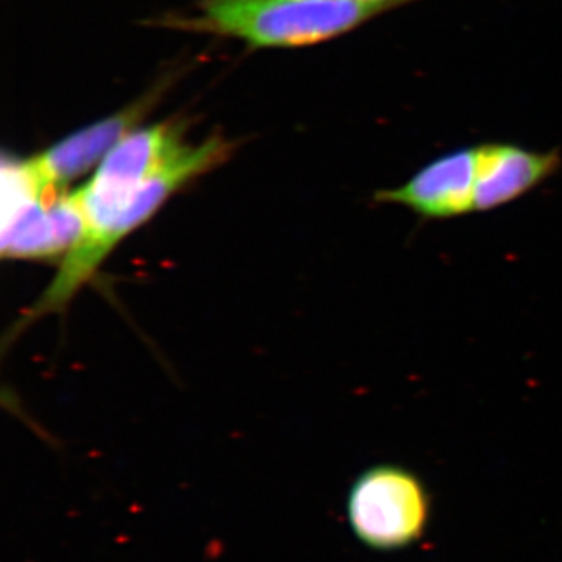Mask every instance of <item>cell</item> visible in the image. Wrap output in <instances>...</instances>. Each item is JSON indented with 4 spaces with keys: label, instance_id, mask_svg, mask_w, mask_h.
Segmentation results:
<instances>
[{
    "label": "cell",
    "instance_id": "obj_2",
    "mask_svg": "<svg viewBox=\"0 0 562 562\" xmlns=\"http://www.w3.org/2000/svg\"><path fill=\"white\" fill-rule=\"evenodd\" d=\"M405 2L205 0L206 25L255 47H292L335 38Z\"/></svg>",
    "mask_w": 562,
    "mask_h": 562
},
{
    "label": "cell",
    "instance_id": "obj_6",
    "mask_svg": "<svg viewBox=\"0 0 562 562\" xmlns=\"http://www.w3.org/2000/svg\"><path fill=\"white\" fill-rule=\"evenodd\" d=\"M560 150L536 151L517 144L475 147V211L508 205L550 179L561 168Z\"/></svg>",
    "mask_w": 562,
    "mask_h": 562
},
{
    "label": "cell",
    "instance_id": "obj_8",
    "mask_svg": "<svg viewBox=\"0 0 562 562\" xmlns=\"http://www.w3.org/2000/svg\"><path fill=\"white\" fill-rule=\"evenodd\" d=\"M344 2H368V3H375V2H412V0H344Z\"/></svg>",
    "mask_w": 562,
    "mask_h": 562
},
{
    "label": "cell",
    "instance_id": "obj_7",
    "mask_svg": "<svg viewBox=\"0 0 562 562\" xmlns=\"http://www.w3.org/2000/svg\"><path fill=\"white\" fill-rule=\"evenodd\" d=\"M139 116L140 106L136 105L81 128L38 157L31 158L33 168L47 183L68 188L70 181L83 176L95 162L103 161L125 136L131 135Z\"/></svg>",
    "mask_w": 562,
    "mask_h": 562
},
{
    "label": "cell",
    "instance_id": "obj_5",
    "mask_svg": "<svg viewBox=\"0 0 562 562\" xmlns=\"http://www.w3.org/2000/svg\"><path fill=\"white\" fill-rule=\"evenodd\" d=\"M375 201L405 206L424 221L475 213V147L447 151L402 187L376 192Z\"/></svg>",
    "mask_w": 562,
    "mask_h": 562
},
{
    "label": "cell",
    "instance_id": "obj_1",
    "mask_svg": "<svg viewBox=\"0 0 562 562\" xmlns=\"http://www.w3.org/2000/svg\"><path fill=\"white\" fill-rule=\"evenodd\" d=\"M179 146L176 132L157 125L132 132L103 158L94 177L77 190L85 214L83 236L66 254L57 277L29 313L31 319L60 312L98 271L120 243L117 227L139 188Z\"/></svg>",
    "mask_w": 562,
    "mask_h": 562
},
{
    "label": "cell",
    "instance_id": "obj_3",
    "mask_svg": "<svg viewBox=\"0 0 562 562\" xmlns=\"http://www.w3.org/2000/svg\"><path fill=\"white\" fill-rule=\"evenodd\" d=\"M2 250L11 260L68 254L85 233L79 191L47 183L31 160L2 165Z\"/></svg>",
    "mask_w": 562,
    "mask_h": 562
},
{
    "label": "cell",
    "instance_id": "obj_4",
    "mask_svg": "<svg viewBox=\"0 0 562 562\" xmlns=\"http://www.w3.org/2000/svg\"><path fill=\"white\" fill-rule=\"evenodd\" d=\"M347 517L362 546L376 552H397L424 538L431 497L420 476L408 468L376 464L351 484Z\"/></svg>",
    "mask_w": 562,
    "mask_h": 562
}]
</instances>
